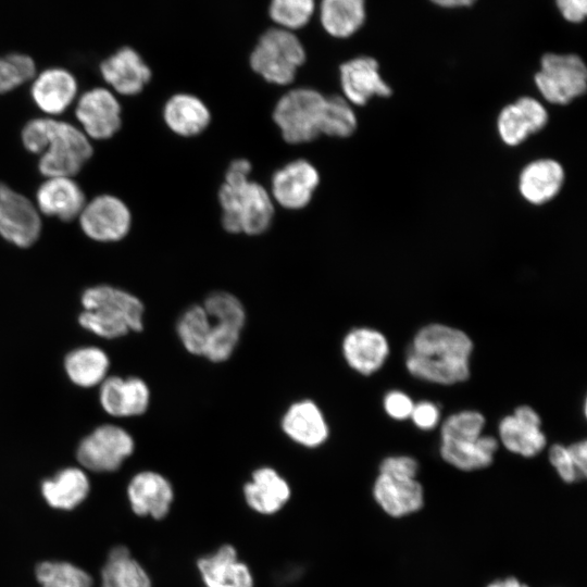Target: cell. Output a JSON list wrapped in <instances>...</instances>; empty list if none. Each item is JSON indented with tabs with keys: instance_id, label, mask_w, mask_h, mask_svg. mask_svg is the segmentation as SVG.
<instances>
[{
	"instance_id": "39",
	"label": "cell",
	"mask_w": 587,
	"mask_h": 587,
	"mask_svg": "<svg viewBox=\"0 0 587 587\" xmlns=\"http://www.w3.org/2000/svg\"><path fill=\"white\" fill-rule=\"evenodd\" d=\"M485 425L483 414L462 411L450 415L441 426V440L475 441Z\"/></svg>"
},
{
	"instance_id": "31",
	"label": "cell",
	"mask_w": 587,
	"mask_h": 587,
	"mask_svg": "<svg viewBox=\"0 0 587 587\" xmlns=\"http://www.w3.org/2000/svg\"><path fill=\"white\" fill-rule=\"evenodd\" d=\"M499 435L509 451L526 458L535 457L546 446V436L540 426L524 423L513 415L501 420Z\"/></svg>"
},
{
	"instance_id": "8",
	"label": "cell",
	"mask_w": 587,
	"mask_h": 587,
	"mask_svg": "<svg viewBox=\"0 0 587 587\" xmlns=\"http://www.w3.org/2000/svg\"><path fill=\"white\" fill-rule=\"evenodd\" d=\"M135 450L133 436L115 424H103L79 441L76 460L85 471L111 473L117 471Z\"/></svg>"
},
{
	"instance_id": "4",
	"label": "cell",
	"mask_w": 587,
	"mask_h": 587,
	"mask_svg": "<svg viewBox=\"0 0 587 587\" xmlns=\"http://www.w3.org/2000/svg\"><path fill=\"white\" fill-rule=\"evenodd\" d=\"M222 225L230 234L257 236L265 233L274 218V201L259 183L224 180L218 190Z\"/></svg>"
},
{
	"instance_id": "3",
	"label": "cell",
	"mask_w": 587,
	"mask_h": 587,
	"mask_svg": "<svg viewBox=\"0 0 587 587\" xmlns=\"http://www.w3.org/2000/svg\"><path fill=\"white\" fill-rule=\"evenodd\" d=\"M78 324L104 339H116L143 328L145 307L135 295L108 284L86 288L80 297Z\"/></svg>"
},
{
	"instance_id": "17",
	"label": "cell",
	"mask_w": 587,
	"mask_h": 587,
	"mask_svg": "<svg viewBox=\"0 0 587 587\" xmlns=\"http://www.w3.org/2000/svg\"><path fill=\"white\" fill-rule=\"evenodd\" d=\"M564 180L562 164L554 159L541 158L530 161L522 168L517 188L526 202L542 205L560 193Z\"/></svg>"
},
{
	"instance_id": "13",
	"label": "cell",
	"mask_w": 587,
	"mask_h": 587,
	"mask_svg": "<svg viewBox=\"0 0 587 587\" xmlns=\"http://www.w3.org/2000/svg\"><path fill=\"white\" fill-rule=\"evenodd\" d=\"M339 83L344 98L363 107L373 98H389L392 88L382 77L379 63L370 55H359L339 66Z\"/></svg>"
},
{
	"instance_id": "20",
	"label": "cell",
	"mask_w": 587,
	"mask_h": 587,
	"mask_svg": "<svg viewBox=\"0 0 587 587\" xmlns=\"http://www.w3.org/2000/svg\"><path fill=\"white\" fill-rule=\"evenodd\" d=\"M77 88V82L71 72L62 67H50L36 74L30 95L39 110L55 116L73 103Z\"/></svg>"
},
{
	"instance_id": "43",
	"label": "cell",
	"mask_w": 587,
	"mask_h": 587,
	"mask_svg": "<svg viewBox=\"0 0 587 587\" xmlns=\"http://www.w3.org/2000/svg\"><path fill=\"white\" fill-rule=\"evenodd\" d=\"M419 464L411 457H388L379 465V474L398 478H415Z\"/></svg>"
},
{
	"instance_id": "22",
	"label": "cell",
	"mask_w": 587,
	"mask_h": 587,
	"mask_svg": "<svg viewBox=\"0 0 587 587\" xmlns=\"http://www.w3.org/2000/svg\"><path fill=\"white\" fill-rule=\"evenodd\" d=\"M379 507L392 517L419 511L424 503L422 485L415 478H398L379 474L373 487Z\"/></svg>"
},
{
	"instance_id": "37",
	"label": "cell",
	"mask_w": 587,
	"mask_h": 587,
	"mask_svg": "<svg viewBox=\"0 0 587 587\" xmlns=\"http://www.w3.org/2000/svg\"><path fill=\"white\" fill-rule=\"evenodd\" d=\"M36 74V63L27 54L12 52L0 57V95L33 80Z\"/></svg>"
},
{
	"instance_id": "7",
	"label": "cell",
	"mask_w": 587,
	"mask_h": 587,
	"mask_svg": "<svg viewBox=\"0 0 587 587\" xmlns=\"http://www.w3.org/2000/svg\"><path fill=\"white\" fill-rule=\"evenodd\" d=\"M534 82L541 97L554 105H566L585 95L587 67L575 53H545Z\"/></svg>"
},
{
	"instance_id": "34",
	"label": "cell",
	"mask_w": 587,
	"mask_h": 587,
	"mask_svg": "<svg viewBox=\"0 0 587 587\" xmlns=\"http://www.w3.org/2000/svg\"><path fill=\"white\" fill-rule=\"evenodd\" d=\"M358 120L352 104L344 97H326L320 133L335 138H347L353 135Z\"/></svg>"
},
{
	"instance_id": "28",
	"label": "cell",
	"mask_w": 587,
	"mask_h": 587,
	"mask_svg": "<svg viewBox=\"0 0 587 587\" xmlns=\"http://www.w3.org/2000/svg\"><path fill=\"white\" fill-rule=\"evenodd\" d=\"M319 16L323 29L329 36L349 38L365 22V0H321Z\"/></svg>"
},
{
	"instance_id": "27",
	"label": "cell",
	"mask_w": 587,
	"mask_h": 587,
	"mask_svg": "<svg viewBox=\"0 0 587 587\" xmlns=\"http://www.w3.org/2000/svg\"><path fill=\"white\" fill-rule=\"evenodd\" d=\"M67 378L77 387L99 386L109 375L110 358L96 346H82L71 350L64 358Z\"/></svg>"
},
{
	"instance_id": "25",
	"label": "cell",
	"mask_w": 587,
	"mask_h": 587,
	"mask_svg": "<svg viewBox=\"0 0 587 587\" xmlns=\"http://www.w3.org/2000/svg\"><path fill=\"white\" fill-rule=\"evenodd\" d=\"M40 492L47 504L68 511L82 504L90 492V480L83 467L68 466L42 480Z\"/></svg>"
},
{
	"instance_id": "48",
	"label": "cell",
	"mask_w": 587,
	"mask_h": 587,
	"mask_svg": "<svg viewBox=\"0 0 587 587\" xmlns=\"http://www.w3.org/2000/svg\"><path fill=\"white\" fill-rule=\"evenodd\" d=\"M429 1L440 8L455 9V8L472 7L477 0H429Z\"/></svg>"
},
{
	"instance_id": "1",
	"label": "cell",
	"mask_w": 587,
	"mask_h": 587,
	"mask_svg": "<svg viewBox=\"0 0 587 587\" xmlns=\"http://www.w3.org/2000/svg\"><path fill=\"white\" fill-rule=\"evenodd\" d=\"M472 350L473 342L464 332L430 324L415 335L405 365L420 379L452 385L469 378Z\"/></svg>"
},
{
	"instance_id": "47",
	"label": "cell",
	"mask_w": 587,
	"mask_h": 587,
	"mask_svg": "<svg viewBox=\"0 0 587 587\" xmlns=\"http://www.w3.org/2000/svg\"><path fill=\"white\" fill-rule=\"evenodd\" d=\"M567 451L578 471L586 477L587 475V444L585 440L570 445Z\"/></svg>"
},
{
	"instance_id": "9",
	"label": "cell",
	"mask_w": 587,
	"mask_h": 587,
	"mask_svg": "<svg viewBox=\"0 0 587 587\" xmlns=\"http://www.w3.org/2000/svg\"><path fill=\"white\" fill-rule=\"evenodd\" d=\"M77 218L83 233L98 242L120 241L132 227L129 208L112 195H100L86 202Z\"/></svg>"
},
{
	"instance_id": "15",
	"label": "cell",
	"mask_w": 587,
	"mask_h": 587,
	"mask_svg": "<svg viewBox=\"0 0 587 587\" xmlns=\"http://www.w3.org/2000/svg\"><path fill=\"white\" fill-rule=\"evenodd\" d=\"M104 82L122 96L140 93L152 72L141 55L130 47H122L100 63Z\"/></svg>"
},
{
	"instance_id": "11",
	"label": "cell",
	"mask_w": 587,
	"mask_h": 587,
	"mask_svg": "<svg viewBox=\"0 0 587 587\" xmlns=\"http://www.w3.org/2000/svg\"><path fill=\"white\" fill-rule=\"evenodd\" d=\"M122 108L114 93L96 87L85 91L75 107V116L88 138L105 140L113 137L122 126Z\"/></svg>"
},
{
	"instance_id": "10",
	"label": "cell",
	"mask_w": 587,
	"mask_h": 587,
	"mask_svg": "<svg viewBox=\"0 0 587 587\" xmlns=\"http://www.w3.org/2000/svg\"><path fill=\"white\" fill-rule=\"evenodd\" d=\"M41 226L37 207L0 183V237L18 248H29L39 239Z\"/></svg>"
},
{
	"instance_id": "46",
	"label": "cell",
	"mask_w": 587,
	"mask_h": 587,
	"mask_svg": "<svg viewBox=\"0 0 587 587\" xmlns=\"http://www.w3.org/2000/svg\"><path fill=\"white\" fill-rule=\"evenodd\" d=\"M555 5L570 23L578 24L584 22L587 15V0H555Z\"/></svg>"
},
{
	"instance_id": "5",
	"label": "cell",
	"mask_w": 587,
	"mask_h": 587,
	"mask_svg": "<svg viewBox=\"0 0 587 587\" xmlns=\"http://www.w3.org/2000/svg\"><path fill=\"white\" fill-rule=\"evenodd\" d=\"M305 60L307 52L299 37L275 26L260 36L250 53L249 64L265 82L285 86L294 82Z\"/></svg>"
},
{
	"instance_id": "14",
	"label": "cell",
	"mask_w": 587,
	"mask_h": 587,
	"mask_svg": "<svg viewBox=\"0 0 587 587\" xmlns=\"http://www.w3.org/2000/svg\"><path fill=\"white\" fill-rule=\"evenodd\" d=\"M99 402L103 411L113 417L142 415L150 404V389L137 376H108L99 385Z\"/></svg>"
},
{
	"instance_id": "49",
	"label": "cell",
	"mask_w": 587,
	"mask_h": 587,
	"mask_svg": "<svg viewBox=\"0 0 587 587\" xmlns=\"http://www.w3.org/2000/svg\"><path fill=\"white\" fill-rule=\"evenodd\" d=\"M487 587H528V586L526 584L521 583L515 577H507L504 579L496 580L491 583L490 585H488Z\"/></svg>"
},
{
	"instance_id": "35",
	"label": "cell",
	"mask_w": 587,
	"mask_h": 587,
	"mask_svg": "<svg viewBox=\"0 0 587 587\" xmlns=\"http://www.w3.org/2000/svg\"><path fill=\"white\" fill-rule=\"evenodd\" d=\"M315 10V0H270L268 4V15L276 27L291 32L308 25Z\"/></svg>"
},
{
	"instance_id": "24",
	"label": "cell",
	"mask_w": 587,
	"mask_h": 587,
	"mask_svg": "<svg viewBox=\"0 0 587 587\" xmlns=\"http://www.w3.org/2000/svg\"><path fill=\"white\" fill-rule=\"evenodd\" d=\"M290 494L287 480L268 466L257 469L243 486L247 504L261 514H273L280 510L289 500Z\"/></svg>"
},
{
	"instance_id": "26",
	"label": "cell",
	"mask_w": 587,
	"mask_h": 587,
	"mask_svg": "<svg viewBox=\"0 0 587 587\" xmlns=\"http://www.w3.org/2000/svg\"><path fill=\"white\" fill-rule=\"evenodd\" d=\"M166 126L182 137H195L205 130L211 122V112L197 96L179 92L168 98L163 107Z\"/></svg>"
},
{
	"instance_id": "16",
	"label": "cell",
	"mask_w": 587,
	"mask_h": 587,
	"mask_svg": "<svg viewBox=\"0 0 587 587\" xmlns=\"http://www.w3.org/2000/svg\"><path fill=\"white\" fill-rule=\"evenodd\" d=\"M127 498L135 514L161 520L170 511L174 490L172 484L162 474L142 471L129 480Z\"/></svg>"
},
{
	"instance_id": "38",
	"label": "cell",
	"mask_w": 587,
	"mask_h": 587,
	"mask_svg": "<svg viewBox=\"0 0 587 587\" xmlns=\"http://www.w3.org/2000/svg\"><path fill=\"white\" fill-rule=\"evenodd\" d=\"M496 127L501 141L509 147L520 146L533 135L525 115L515 102L500 110Z\"/></svg>"
},
{
	"instance_id": "40",
	"label": "cell",
	"mask_w": 587,
	"mask_h": 587,
	"mask_svg": "<svg viewBox=\"0 0 587 587\" xmlns=\"http://www.w3.org/2000/svg\"><path fill=\"white\" fill-rule=\"evenodd\" d=\"M240 329L212 322V329L204 351V358L220 363L228 360L240 339Z\"/></svg>"
},
{
	"instance_id": "18",
	"label": "cell",
	"mask_w": 587,
	"mask_h": 587,
	"mask_svg": "<svg viewBox=\"0 0 587 587\" xmlns=\"http://www.w3.org/2000/svg\"><path fill=\"white\" fill-rule=\"evenodd\" d=\"M36 207L46 216L63 222L77 218L86 204V197L73 177H48L36 191Z\"/></svg>"
},
{
	"instance_id": "23",
	"label": "cell",
	"mask_w": 587,
	"mask_h": 587,
	"mask_svg": "<svg viewBox=\"0 0 587 587\" xmlns=\"http://www.w3.org/2000/svg\"><path fill=\"white\" fill-rule=\"evenodd\" d=\"M197 565L205 587H253L249 567L238 561L230 545L199 559Z\"/></svg>"
},
{
	"instance_id": "19",
	"label": "cell",
	"mask_w": 587,
	"mask_h": 587,
	"mask_svg": "<svg viewBox=\"0 0 587 587\" xmlns=\"http://www.w3.org/2000/svg\"><path fill=\"white\" fill-rule=\"evenodd\" d=\"M280 425L289 439L305 448L322 446L329 435L322 410L310 399L291 403L285 411Z\"/></svg>"
},
{
	"instance_id": "12",
	"label": "cell",
	"mask_w": 587,
	"mask_h": 587,
	"mask_svg": "<svg viewBox=\"0 0 587 587\" xmlns=\"http://www.w3.org/2000/svg\"><path fill=\"white\" fill-rule=\"evenodd\" d=\"M320 184V173L303 159L288 162L271 178V197L287 210H301L312 200Z\"/></svg>"
},
{
	"instance_id": "29",
	"label": "cell",
	"mask_w": 587,
	"mask_h": 587,
	"mask_svg": "<svg viewBox=\"0 0 587 587\" xmlns=\"http://www.w3.org/2000/svg\"><path fill=\"white\" fill-rule=\"evenodd\" d=\"M101 587H151L143 566L125 546L113 547L101 570Z\"/></svg>"
},
{
	"instance_id": "33",
	"label": "cell",
	"mask_w": 587,
	"mask_h": 587,
	"mask_svg": "<svg viewBox=\"0 0 587 587\" xmlns=\"http://www.w3.org/2000/svg\"><path fill=\"white\" fill-rule=\"evenodd\" d=\"M35 576L41 587H92V577L67 561H43L37 564Z\"/></svg>"
},
{
	"instance_id": "21",
	"label": "cell",
	"mask_w": 587,
	"mask_h": 587,
	"mask_svg": "<svg viewBox=\"0 0 587 587\" xmlns=\"http://www.w3.org/2000/svg\"><path fill=\"white\" fill-rule=\"evenodd\" d=\"M389 353L386 337L378 330L359 327L342 340V354L348 365L362 375H371L385 363Z\"/></svg>"
},
{
	"instance_id": "45",
	"label": "cell",
	"mask_w": 587,
	"mask_h": 587,
	"mask_svg": "<svg viewBox=\"0 0 587 587\" xmlns=\"http://www.w3.org/2000/svg\"><path fill=\"white\" fill-rule=\"evenodd\" d=\"M410 416L419 428L432 429L439 421V410L434 403L423 401L414 404Z\"/></svg>"
},
{
	"instance_id": "30",
	"label": "cell",
	"mask_w": 587,
	"mask_h": 587,
	"mask_svg": "<svg viewBox=\"0 0 587 587\" xmlns=\"http://www.w3.org/2000/svg\"><path fill=\"white\" fill-rule=\"evenodd\" d=\"M498 441L480 436L475 441L441 440L440 454L449 464L462 471L484 469L492 463Z\"/></svg>"
},
{
	"instance_id": "41",
	"label": "cell",
	"mask_w": 587,
	"mask_h": 587,
	"mask_svg": "<svg viewBox=\"0 0 587 587\" xmlns=\"http://www.w3.org/2000/svg\"><path fill=\"white\" fill-rule=\"evenodd\" d=\"M549 461L565 483L571 484L586 478L576 467L567 448L562 445L555 444L550 447Z\"/></svg>"
},
{
	"instance_id": "42",
	"label": "cell",
	"mask_w": 587,
	"mask_h": 587,
	"mask_svg": "<svg viewBox=\"0 0 587 587\" xmlns=\"http://www.w3.org/2000/svg\"><path fill=\"white\" fill-rule=\"evenodd\" d=\"M514 102L525 115L533 135L546 127L549 121V114L541 101L534 97L523 96L517 98Z\"/></svg>"
},
{
	"instance_id": "44",
	"label": "cell",
	"mask_w": 587,
	"mask_h": 587,
	"mask_svg": "<svg viewBox=\"0 0 587 587\" xmlns=\"http://www.w3.org/2000/svg\"><path fill=\"white\" fill-rule=\"evenodd\" d=\"M414 403L411 398L400 391H390L385 396L384 408L386 413L396 420H404L412 413Z\"/></svg>"
},
{
	"instance_id": "36",
	"label": "cell",
	"mask_w": 587,
	"mask_h": 587,
	"mask_svg": "<svg viewBox=\"0 0 587 587\" xmlns=\"http://www.w3.org/2000/svg\"><path fill=\"white\" fill-rule=\"evenodd\" d=\"M211 321L242 330L246 324V310L241 301L230 292L213 291L202 303Z\"/></svg>"
},
{
	"instance_id": "2",
	"label": "cell",
	"mask_w": 587,
	"mask_h": 587,
	"mask_svg": "<svg viewBox=\"0 0 587 587\" xmlns=\"http://www.w3.org/2000/svg\"><path fill=\"white\" fill-rule=\"evenodd\" d=\"M22 142L28 152L40 154L42 176L74 177L91 158L89 138L78 127L53 117H36L22 129Z\"/></svg>"
},
{
	"instance_id": "6",
	"label": "cell",
	"mask_w": 587,
	"mask_h": 587,
	"mask_svg": "<svg viewBox=\"0 0 587 587\" xmlns=\"http://www.w3.org/2000/svg\"><path fill=\"white\" fill-rule=\"evenodd\" d=\"M326 97L319 90L299 87L283 95L273 110V121L288 143L314 140L320 126Z\"/></svg>"
},
{
	"instance_id": "32",
	"label": "cell",
	"mask_w": 587,
	"mask_h": 587,
	"mask_svg": "<svg viewBox=\"0 0 587 587\" xmlns=\"http://www.w3.org/2000/svg\"><path fill=\"white\" fill-rule=\"evenodd\" d=\"M212 329V321L202 304L188 307L178 317L176 333L185 350L203 357Z\"/></svg>"
}]
</instances>
